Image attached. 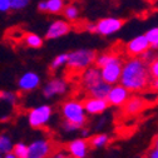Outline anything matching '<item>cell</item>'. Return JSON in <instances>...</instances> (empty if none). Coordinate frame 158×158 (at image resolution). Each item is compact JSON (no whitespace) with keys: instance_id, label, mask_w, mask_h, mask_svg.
Returning <instances> with one entry per match:
<instances>
[{"instance_id":"obj_1","label":"cell","mask_w":158,"mask_h":158,"mask_svg":"<svg viewBox=\"0 0 158 158\" xmlns=\"http://www.w3.org/2000/svg\"><path fill=\"white\" fill-rule=\"evenodd\" d=\"M119 83L126 87L131 93L142 92L151 84V74L148 63L139 56H132L123 63Z\"/></svg>"},{"instance_id":"obj_2","label":"cell","mask_w":158,"mask_h":158,"mask_svg":"<svg viewBox=\"0 0 158 158\" xmlns=\"http://www.w3.org/2000/svg\"><path fill=\"white\" fill-rule=\"evenodd\" d=\"M95 58L97 54L94 50H89V49L75 50L68 54V62L65 65L68 67L70 74L79 75L94 63Z\"/></svg>"},{"instance_id":"obj_3","label":"cell","mask_w":158,"mask_h":158,"mask_svg":"<svg viewBox=\"0 0 158 158\" xmlns=\"http://www.w3.org/2000/svg\"><path fill=\"white\" fill-rule=\"evenodd\" d=\"M63 115L65 121L78 124L79 127H83L87 118H85V109L83 103H79L77 101H69L63 104L62 108Z\"/></svg>"},{"instance_id":"obj_4","label":"cell","mask_w":158,"mask_h":158,"mask_svg":"<svg viewBox=\"0 0 158 158\" xmlns=\"http://www.w3.org/2000/svg\"><path fill=\"white\" fill-rule=\"evenodd\" d=\"M122 67H123V60H122L121 56H118L117 59H114L113 62H110V63L106 64L104 67L99 68L103 82H106L110 85L119 83L121 74H122Z\"/></svg>"},{"instance_id":"obj_5","label":"cell","mask_w":158,"mask_h":158,"mask_svg":"<svg viewBox=\"0 0 158 158\" xmlns=\"http://www.w3.org/2000/svg\"><path fill=\"white\" fill-rule=\"evenodd\" d=\"M55 148L53 142L47 139H39L28 146V156L27 158H48L53 156Z\"/></svg>"},{"instance_id":"obj_6","label":"cell","mask_w":158,"mask_h":158,"mask_svg":"<svg viewBox=\"0 0 158 158\" xmlns=\"http://www.w3.org/2000/svg\"><path fill=\"white\" fill-rule=\"evenodd\" d=\"M50 117H52V108L49 106H40L29 112L28 121L33 128H40L48 123Z\"/></svg>"},{"instance_id":"obj_7","label":"cell","mask_w":158,"mask_h":158,"mask_svg":"<svg viewBox=\"0 0 158 158\" xmlns=\"http://www.w3.org/2000/svg\"><path fill=\"white\" fill-rule=\"evenodd\" d=\"M149 48H151V44L148 42L146 34H143V35H138V36L133 38L132 40H129L126 44L124 49H126L127 55H129L132 58V56H139V55H142Z\"/></svg>"},{"instance_id":"obj_8","label":"cell","mask_w":158,"mask_h":158,"mask_svg":"<svg viewBox=\"0 0 158 158\" xmlns=\"http://www.w3.org/2000/svg\"><path fill=\"white\" fill-rule=\"evenodd\" d=\"M129 97H131V92L126 87H123L122 84H114L110 87V90L107 95V101L110 106L122 107Z\"/></svg>"},{"instance_id":"obj_9","label":"cell","mask_w":158,"mask_h":158,"mask_svg":"<svg viewBox=\"0 0 158 158\" xmlns=\"http://www.w3.org/2000/svg\"><path fill=\"white\" fill-rule=\"evenodd\" d=\"M124 25V20L118 18H104L101 19L99 22L95 24L97 27V33L102 35H110L121 30L122 27Z\"/></svg>"},{"instance_id":"obj_10","label":"cell","mask_w":158,"mask_h":158,"mask_svg":"<svg viewBox=\"0 0 158 158\" xmlns=\"http://www.w3.org/2000/svg\"><path fill=\"white\" fill-rule=\"evenodd\" d=\"M147 106L148 102L143 95H131L122 107H123V113L126 115H137Z\"/></svg>"},{"instance_id":"obj_11","label":"cell","mask_w":158,"mask_h":158,"mask_svg":"<svg viewBox=\"0 0 158 158\" xmlns=\"http://www.w3.org/2000/svg\"><path fill=\"white\" fill-rule=\"evenodd\" d=\"M82 85L85 88V89H89L90 87H93L94 84L102 82V74H101V69L98 68L97 65L95 67H89L87 68L83 73H82Z\"/></svg>"},{"instance_id":"obj_12","label":"cell","mask_w":158,"mask_h":158,"mask_svg":"<svg viewBox=\"0 0 158 158\" xmlns=\"http://www.w3.org/2000/svg\"><path fill=\"white\" fill-rule=\"evenodd\" d=\"M83 106H84L85 112L89 113V114H101V113H103L108 108L109 103H108L107 99L89 97V98H87V99L84 101Z\"/></svg>"},{"instance_id":"obj_13","label":"cell","mask_w":158,"mask_h":158,"mask_svg":"<svg viewBox=\"0 0 158 158\" xmlns=\"http://www.w3.org/2000/svg\"><path fill=\"white\" fill-rule=\"evenodd\" d=\"M70 28H72V27H70L67 22H64V20H55V22H53V23L50 24V27L48 28L45 36H47L48 39L60 38V36L68 34L69 30H70Z\"/></svg>"},{"instance_id":"obj_14","label":"cell","mask_w":158,"mask_h":158,"mask_svg":"<svg viewBox=\"0 0 158 158\" xmlns=\"http://www.w3.org/2000/svg\"><path fill=\"white\" fill-rule=\"evenodd\" d=\"M67 90V83L64 79H53L48 82L43 89V93L47 98H52L58 94H63Z\"/></svg>"},{"instance_id":"obj_15","label":"cell","mask_w":158,"mask_h":158,"mask_svg":"<svg viewBox=\"0 0 158 158\" xmlns=\"http://www.w3.org/2000/svg\"><path fill=\"white\" fill-rule=\"evenodd\" d=\"M39 83H40V78L36 73H33V72H29V73H25L20 81H19V88L22 90H33L35 89Z\"/></svg>"},{"instance_id":"obj_16","label":"cell","mask_w":158,"mask_h":158,"mask_svg":"<svg viewBox=\"0 0 158 158\" xmlns=\"http://www.w3.org/2000/svg\"><path fill=\"white\" fill-rule=\"evenodd\" d=\"M68 151L74 158H84L88 151V142L84 139H75L68 144Z\"/></svg>"},{"instance_id":"obj_17","label":"cell","mask_w":158,"mask_h":158,"mask_svg":"<svg viewBox=\"0 0 158 158\" xmlns=\"http://www.w3.org/2000/svg\"><path fill=\"white\" fill-rule=\"evenodd\" d=\"M110 84L106 83V82H99V83H97L94 84L93 87H90L88 90L89 95L90 97H94V98H102V99H107V95L110 90Z\"/></svg>"},{"instance_id":"obj_18","label":"cell","mask_w":158,"mask_h":158,"mask_svg":"<svg viewBox=\"0 0 158 158\" xmlns=\"http://www.w3.org/2000/svg\"><path fill=\"white\" fill-rule=\"evenodd\" d=\"M118 56H119V55H118V54H114V53H104V54L98 55V56L95 58L94 63H95V65H97L98 68H102V67H104L106 64L113 62L114 59H117Z\"/></svg>"},{"instance_id":"obj_19","label":"cell","mask_w":158,"mask_h":158,"mask_svg":"<svg viewBox=\"0 0 158 158\" xmlns=\"http://www.w3.org/2000/svg\"><path fill=\"white\" fill-rule=\"evenodd\" d=\"M24 42L28 47L30 48H40L43 45V40L42 38L36 35V34H33V33H29V34H25L24 35Z\"/></svg>"},{"instance_id":"obj_20","label":"cell","mask_w":158,"mask_h":158,"mask_svg":"<svg viewBox=\"0 0 158 158\" xmlns=\"http://www.w3.org/2000/svg\"><path fill=\"white\" fill-rule=\"evenodd\" d=\"M64 0H48L47 2V11L48 13H53V14H58L63 11L64 9Z\"/></svg>"},{"instance_id":"obj_21","label":"cell","mask_w":158,"mask_h":158,"mask_svg":"<svg viewBox=\"0 0 158 158\" xmlns=\"http://www.w3.org/2000/svg\"><path fill=\"white\" fill-rule=\"evenodd\" d=\"M108 142H109V137L107 134H98V135H94L89 141V144L94 148H102L107 146Z\"/></svg>"},{"instance_id":"obj_22","label":"cell","mask_w":158,"mask_h":158,"mask_svg":"<svg viewBox=\"0 0 158 158\" xmlns=\"http://www.w3.org/2000/svg\"><path fill=\"white\" fill-rule=\"evenodd\" d=\"M63 14H64V16L68 19V20L74 22V20H77L78 16H79V10H78V8L74 4H69V5L64 6Z\"/></svg>"},{"instance_id":"obj_23","label":"cell","mask_w":158,"mask_h":158,"mask_svg":"<svg viewBox=\"0 0 158 158\" xmlns=\"http://www.w3.org/2000/svg\"><path fill=\"white\" fill-rule=\"evenodd\" d=\"M146 36L151 44V48L158 49V28H153L146 33Z\"/></svg>"},{"instance_id":"obj_24","label":"cell","mask_w":158,"mask_h":158,"mask_svg":"<svg viewBox=\"0 0 158 158\" xmlns=\"http://www.w3.org/2000/svg\"><path fill=\"white\" fill-rule=\"evenodd\" d=\"M13 153L15 154L16 158H27L28 156V146L23 143H18L13 147Z\"/></svg>"},{"instance_id":"obj_25","label":"cell","mask_w":158,"mask_h":158,"mask_svg":"<svg viewBox=\"0 0 158 158\" xmlns=\"http://www.w3.org/2000/svg\"><path fill=\"white\" fill-rule=\"evenodd\" d=\"M13 149L11 141L6 135H0V153H9Z\"/></svg>"},{"instance_id":"obj_26","label":"cell","mask_w":158,"mask_h":158,"mask_svg":"<svg viewBox=\"0 0 158 158\" xmlns=\"http://www.w3.org/2000/svg\"><path fill=\"white\" fill-rule=\"evenodd\" d=\"M0 102H4L9 106H14L16 102V95L10 92H0Z\"/></svg>"},{"instance_id":"obj_27","label":"cell","mask_w":158,"mask_h":158,"mask_svg":"<svg viewBox=\"0 0 158 158\" xmlns=\"http://www.w3.org/2000/svg\"><path fill=\"white\" fill-rule=\"evenodd\" d=\"M67 62H68V54H60V55H58L54 60H53V63H52V69L53 70H55V69H58V68H60L62 65H64V64H67Z\"/></svg>"},{"instance_id":"obj_28","label":"cell","mask_w":158,"mask_h":158,"mask_svg":"<svg viewBox=\"0 0 158 158\" xmlns=\"http://www.w3.org/2000/svg\"><path fill=\"white\" fill-rule=\"evenodd\" d=\"M148 69H149V74L151 78H158V56H156L153 60L148 64Z\"/></svg>"},{"instance_id":"obj_29","label":"cell","mask_w":158,"mask_h":158,"mask_svg":"<svg viewBox=\"0 0 158 158\" xmlns=\"http://www.w3.org/2000/svg\"><path fill=\"white\" fill-rule=\"evenodd\" d=\"M30 0H10V9L20 10L29 4Z\"/></svg>"},{"instance_id":"obj_30","label":"cell","mask_w":158,"mask_h":158,"mask_svg":"<svg viewBox=\"0 0 158 158\" xmlns=\"http://www.w3.org/2000/svg\"><path fill=\"white\" fill-rule=\"evenodd\" d=\"M63 127H64V129H65L67 132H73V131H77V129L81 128V127H79L78 124L72 123V122H68V121H65V122H64Z\"/></svg>"},{"instance_id":"obj_31","label":"cell","mask_w":158,"mask_h":158,"mask_svg":"<svg viewBox=\"0 0 158 158\" xmlns=\"http://www.w3.org/2000/svg\"><path fill=\"white\" fill-rule=\"evenodd\" d=\"M146 158H158V147L153 146V147L148 151V153H147Z\"/></svg>"},{"instance_id":"obj_32","label":"cell","mask_w":158,"mask_h":158,"mask_svg":"<svg viewBox=\"0 0 158 158\" xmlns=\"http://www.w3.org/2000/svg\"><path fill=\"white\" fill-rule=\"evenodd\" d=\"M10 9V0H0V11H6Z\"/></svg>"},{"instance_id":"obj_33","label":"cell","mask_w":158,"mask_h":158,"mask_svg":"<svg viewBox=\"0 0 158 158\" xmlns=\"http://www.w3.org/2000/svg\"><path fill=\"white\" fill-rule=\"evenodd\" d=\"M149 85L152 87V89H153V90H157V92H158V78H153Z\"/></svg>"},{"instance_id":"obj_34","label":"cell","mask_w":158,"mask_h":158,"mask_svg":"<svg viewBox=\"0 0 158 158\" xmlns=\"http://www.w3.org/2000/svg\"><path fill=\"white\" fill-rule=\"evenodd\" d=\"M38 9L40 11H47V2H40L38 4Z\"/></svg>"},{"instance_id":"obj_35","label":"cell","mask_w":158,"mask_h":158,"mask_svg":"<svg viewBox=\"0 0 158 158\" xmlns=\"http://www.w3.org/2000/svg\"><path fill=\"white\" fill-rule=\"evenodd\" d=\"M4 158H16V157H15L14 153H10V152H9V153H6V156H5Z\"/></svg>"},{"instance_id":"obj_36","label":"cell","mask_w":158,"mask_h":158,"mask_svg":"<svg viewBox=\"0 0 158 158\" xmlns=\"http://www.w3.org/2000/svg\"><path fill=\"white\" fill-rule=\"evenodd\" d=\"M153 146H156V147H158V135L154 138V141H153Z\"/></svg>"},{"instance_id":"obj_37","label":"cell","mask_w":158,"mask_h":158,"mask_svg":"<svg viewBox=\"0 0 158 158\" xmlns=\"http://www.w3.org/2000/svg\"><path fill=\"white\" fill-rule=\"evenodd\" d=\"M63 158H74V157H73V156H72V157H70V156H68V157H64V156H63Z\"/></svg>"}]
</instances>
